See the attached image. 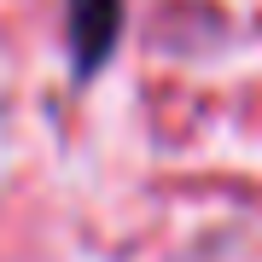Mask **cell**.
<instances>
[{
	"label": "cell",
	"mask_w": 262,
	"mask_h": 262,
	"mask_svg": "<svg viewBox=\"0 0 262 262\" xmlns=\"http://www.w3.org/2000/svg\"><path fill=\"white\" fill-rule=\"evenodd\" d=\"M117 18H122V0H70V58L82 76L99 70V58L111 53Z\"/></svg>",
	"instance_id": "obj_1"
}]
</instances>
